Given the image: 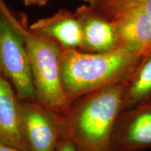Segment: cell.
I'll use <instances>...</instances> for the list:
<instances>
[{
	"mask_svg": "<svg viewBox=\"0 0 151 151\" xmlns=\"http://www.w3.org/2000/svg\"><path fill=\"white\" fill-rule=\"evenodd\" d=\"M127 82L95 90L71 104L64 116V135L77 150L112 151L113 132L122 112Z\"/></svg>",
	"mask_w": 151,
	"mask_h": 151,
	"instance_id": "2",
	"label": "cell"
},
{
	"mask_svg": "<svg viewBox=\"0 0 151 151\" xmlns=\"http://www.w3.org/2000/svg\"><path fill=\"white\" fill-rule=\"evenodd\" d=\"M84 1L90 4V6L97 10H101L113 5L119 0H84Z\"/></svg>",
	"mask_w": 151,
	"mask_h": 151,
	"instance_id": "14",
	"label": "cell"
},
{
	"mask_svg": "<svg viewBox=\"0 0 151 151\" xmlns=\"http://www.w3.org/2000/svg\"><path fill=\"white\" fill-rule=\"evenodd\" d=\"M0 12L22 35L35 85L37 101L62 116L71 104L62 88L60 74L62 48L56 41L27 27L25 18H16L4 0Z\"/></svg>",
	"mask_w": 151,
	"mask_h": 151,
	"instance_id": "3",
	"label": "cell"
},
{
	"mask_svg": "<svg viewBox=\"0 0 151 151\" xmlns=\"http://www.w3.org/2000/svg\"><path fill=\"white\" fill-rule=\"evenodd\" d=\"M55 151H78L74 143L69 138L64 135L60 141Z\"/></svg>",
	"mask_w": 151,
	"mask_h": 151,
	"instance_id": "13",
	"label": "cell"
},
{
	"mask_svg": "<svg viewBox=\"0 0 151 151\" xmlns=\"http://www.w3.org/2000/svg\"><path fill=\"white\" fill-rule=\"evenodd\" d=\"M146 55L124 48L106 52L62 49V88L71 104L95 90L127 82Z\"/></svg>",
	"mask_w": 151,
	"mask_h": 151,
	"instance_id": "1",
	"label": "cell"
},
{
	"mask_svg": "<svg viewBox=\"0 0 151 151\" xmlns=\"http://www.w3.org/2000/svg\"><path fill=\"white\" fill-rule=\"evenodd\" d=\"M26 6H44L49 0H20Z\"/></svg>",
	"mask_w": 151,
	"mask_h": 151,
	"instance_id": "15",
	"label": "cell"
},
{
	"mask_svg": "<svg viewBox=\"0 0 151 151\" xmlns=\"http://www.w3.org/2000/svg\"><path fill=\"white\" fill-rule=\"evenodd\" d=\"M116 29L118 48L144 55L151 52V18L139 6L111 16Z\"/></svg>",
	"mask_w": 151,
	"mask_h": 151,
	"instance_id": "7",
	"label": "cell"
},
{
	"mask_svg": "<svg viewBox=\"0 0 151 151\" xmlns=\"http://www.w3.org/2000/svg\"><path fill=\"white\" fill-rule=\"evenodd\" d=\"M151 148V101L120 113L111 141L112 151H139Z\"/></svg>",
	"mask_w": 151,
	"mask_h": 151,
	"instance_id": "6",
	"label": "cell"
},
{
	"mask_svg": "<svg viewBox=\"0 0 151 151\" xmlns=\"http://www.w3.org/2000/svg\"><path fill=\"white\" fill-rule=\"evenodd\" d=\"M17 97L10 82L0 71V141L21 151H29L22 134Z\"/></svg>",
	"mask_w": 151,
	"mask_h": 151,
	"instance_id": "10",
	"label": "cell"
},
{
	"mask_svg": "<svg viewBox=\"0 0 151 151\" xmlns=\"http://www.w3.org/2000/svg\"><path fill=\"white\" fill-rule=\"evenodd\" d=\"M83 29L80 49L87 52H106L118 48L112 21L92 6H81L76 12Z\"/></svg>",
	"mask_w": 151,
	"mask_h": 151,
	"instance_id": "8",
	"label": "cell"
},
{
	"mask_svg": "<svg viewBox=\"0 0 151 151\" xmlns=\"http://www.w3.org/2000/svg\"><path fill=\"white\" fill-rule=\"evenodd\" d=\"M0 71L22 101H37L27 52L22 35L0 12Z\"/></svg>",
	"mask_w": 151,
	"mask_h": 151,
	"instance_id": "4",
	"label": "cell"
},
{
	"mask_svg": "<svg viewBox=\"0 0 151 151\" xmlns=\"http://www.w3.org/2000/svg\"><path fill=\"white\" fill-rule=\"evenodd\" d=\"M35 32L56 41L62 49L80 48L83 42V29L76 14L60 10L52 16L38 20L30 24Z\"/></svg>",
	"mask_w": 151,
	"mask_h": 151,
	"instance_id": "9",
	"label": "cell"
},
{
	"mask_svg": "<svg viewBox=\"0 0 151 151\" xmlns=\"http://www.w3.org/2000/svg\"><path fill=\"white\" fill-rule=\"evenodd\" d=\"M138 6H141L151 18V0H146Z\"/></svg>",
	"mask_w": 151,
	"mask_h": 151,
	"instance_id": "16",
	"label": "cell"
},
{
	"mask_svg": "<svg viewBox=\"0 0 151 151\" xmlns=\"http://www.w3.org/2000/svg\"><path fill=\"white\" fill-rule=\"evenodd\" d=\"M151 101V52L147 54L126 84L122 111Z\"/></svg>",
	"mask_w": 151,
	"mask_h": 151,
	"instance_id": "11",
	"label": "cell"
},
{
	"mask_svg": "<svg viewBox=\"0 0 151 151\" xmlns=\"http://www.w3.org/2000/svg\"><path fill=\"white\" fill-rule=\"evenodd\" d=\"M22 136L29 151H55L64 136V116L37 101L20 102Z\"/></svg>",
	"mask_w": 151,
	"mask_h": 151,
	"instance_id": "5",
	"label": "cell"
},
{
	"mask_svg": "<svg viewBox=\"0 0 151 151\" xmlns=\"http://www.w3.org/2000/svg\"><path fill=\"white\" fill-rule=\"evenodd\" d=\"M0 151H21L19 149L9 146L0 141Z\"/></svg>",
	"mask_w": 151,
	"mask_h": 151,
	"instance_id": "17",
	"label": "cell"
},
{
	"mask_svg": "<svg viewBox=\"0 0 151 151\" xmlns=\"http://www.w3.org/2000/svg\"><path fill=\"white\" fill-rule=\"evenodd\" d=\"M144 1L146 0H119L117 2L113 4V5L98 11L100 12L104 13V14L103 15L107 14L109 16H111L116 13L124 10V9L138 6Z\"/></svg>",
	"mask_w": 151,
	"mask_h": 151,
	"instance_id": "12",
	"label": "cell"
}]
</instances>
